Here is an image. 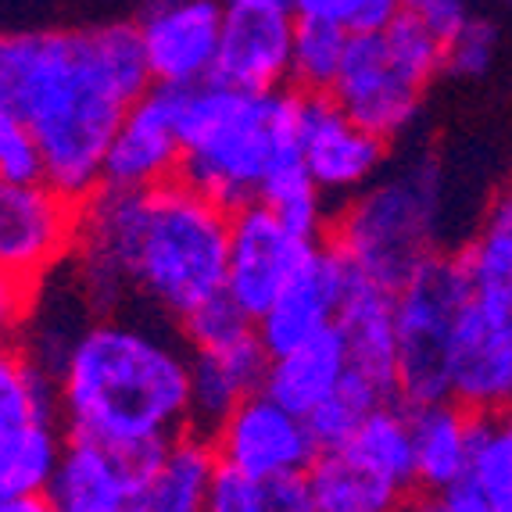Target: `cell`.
<instances>
[{"mask_svg": "<svg viewBox=\"0 0 512 512\" xmlns=\"http://www.w3.org/2000/svg\"><path fill=\"white\" fill-rule=\"evenodd\" d=\"M230 219L183 180L154 190L101 187L79 201L69 269L97 312L144 308L180 323L226 291Z\"/></svg>", "mask_w": 512, "mask_h": 512, "instance_id": "cell-1", "label": "cell"}, {"mask_svg": "<svg viewBox=\"0 0 512 512\" xmlns=\"http://www.w3.org/2000/svg\"><path fill=\"white\" fill-rule=\"evenodd\" d=\"M137 22L0 36V104L33 126L43 180L86 201L122 115L151 90Z\"/></svg>", "mask_w": 512, "mask_h": 512, "instance_id": "cell-2", "label": "cell"}, {"mask_svg": "<svg viewBox=\"0 0 512 512\" xmlns=\"http://www.w3.org/2000/svg\"><path fill=\"white\" fill-rule=\"evenodd\" d=\"M69 437L151 455L190 427V348L176 323L144 312H97L54 373Z\"/></svg>", "mask_w": 512, "mask_h": 512, "instance_id": "cell-3", "label": "cell"}, {"mask_svg": "<svg viewBox=\"0 0 512 512\" xmlns=\"http://www.w3.org/2000/svg\"><path fill=\"white\" fill-rule=\"evenodd\" d=\"M298 111L291 86L258 94L208 79L183 90L180 180L226 212L255 205L269 169L298 147Z\"/></svg>", "mask_w": 512, "mask_h": 512, "instance_id": "cell-4", "label": "cell"}, {"mask_svg": "<svg viewBox=\"0 0 512 512\" xmlns=\"http://www.w3.org/2000/svg\"><path fill=\"white\" fill-rule=\"evenodd\" d=\"M444 215L441 165L430 154H412L337 205L330 244L351 273L398 287L419 265L444 255Z\"/></svg>", "mask_w": 512, "mask_h": 512, "instance_id": "cell-5", "label": "cell"}, {"mask_svg": "<svg viewBox=\"0 0 512 512\" xmlns=\"http://www.w3.org/2000/svg\"><path fill=\"white\" fill-rule=\"evenodd\" d=\"M470 294V276L455 251L434 255L394 287L398 402L423 405L448 398V355Z\"/></svg>", "mask_w": 512, "mask_h": 512, "instance_id": "cell-6", "label": "cell"}, {"mask_svg": "<svg viewBox=\"0 0 512 512\" xmlns=\"http://www.w3.org/2000/svg\"><path fill=\"white\" fill-rule=\"evenodd\" d=\"M79 237V201L47 180H0V273L36 291L65 269Z\"/></svg>", "mask_w": 512, "mask_h": 512, "instance_id": "cell-7", "label": "cell"}, {"mask_svg": "<svg viewBox=\"0 0 512 512\" xmlns=\"http://www.w3.org/2000/svg\"><path fill=\"white\" fill-rule=\"evenodd\" d=\"M219 466L237 470L258 484H276L287 477H305L319 455L308 419L269 398L251 394L212 430Z\"/></svg>", "mask_w": 512, "mask_h": 512, "instance_id": "cell-8", "label": "cell"}, {"mask_svg": "<svg viewBox=\"0 0 512 512\" xmlns=\"http://www.w3.org/2000/svg\"><path fill=\"white\" fill-rule=\"evenodd\" d=\"M448 398L477 416L512 409V301L470 294L448 355Z\"/></svg>", "mask_w": 512, "mask_h": 512, "instance_id": "cell-9", "label": "cell"}, {"mask_svg": "<svg viewBox=\"0 0 512 512\" xmlns=\"http://www.w3.org/2000/svg\"><path fill=\"white\" fill-rule=\"evenodd\" d=\"M298 151L308 176L333 205L366 190L391 158V144L348 119L330 94H301Z\"/></svg>", "mask_w": 512, "mask_h": 512, "instance_id": "cell-10", "label": "cell"}, {"mask_svg": "<svg viewBox=\"0 0 512 512\" xmlns=\"http://www.w3.org/2000/svg\"><path fill=\"white\" fill-rule=\"evenodd\" d=\"M180 86H158L140 94L122 115L101 165V187L111 190H154L180 180L183 137H180Z\"/></svg>", "mask_w": 512, "mask_h": 512, "instance_id": "cell-11", "label": "cell"}, {"mask_svg": "<svg viewBox=\"0 0 512 512\" xmlns=\"http://www.w3.org/2000/svg\"><path fill=\"white\" fill-rule=\"evenodd\" d=\"M312 244L316 240H301L258 201L237 208L230 219L226 298L248 319L265 316V308L280 298Z\"/></svg>", "mask_w": 512, "mask_h": 512, "instance_id": "cell-12", "label": "cell"}, {"mask_svg": "<svg viewBox=\"0 0 512 512\" xmlns=\"http://www.w3.org/2000/svg\"><path fill=\"white\" fill-rule=\"evenodd\" d=\"M330 97L341 104L348 119L366 126L369 133H376L387 144H394V140L409 137L412 126L419 122L427 90L394 69L380 33H362L348 40V51H344Z\"/></svg>", "mask_w": 512, "mask_h": 512, "instance_id": "cell-13", "label": "cell"}, {"mask_svg": "<svg viewBox=\"0 0 512 512\" xmlns=\"http://www.w3.org/2000/svg\"><path fill=\"white\" fill-rule=\"evenodd\" d=\"M222 22H226L222 0H162V4H151L137 18L151 83L190 90V86L215 79Z\"/></svg>", "mask_w": 512, "mask_h": 512, "instance_id": "cell-14", "label": "cell"}, {"mask_svg": "<svg viewBox=\"0 0 512 512\" xmlns=\"http://www.w3.org/2000/svg\"><path fill=\"white\" fill-rule=\"evenodd\" d=\"M351 276L355 273L341 251L333 248L330 240H316L308 248L305 262L298 265V273L291 276V283L280 291V298L265 308V316L255 319L262 348L269 355H280V351L337 326V312H341Z\"/></svg>", "mask_w": 512, "mask_h": 512, "instance_id": "cell-15", "label": "cell"}, {"mask_svg": "<svg viewBox=\"0 0 512 512\" xmlns=\"http://www.w3.org/2000/svg\"><path fill=\"white\" fill-rule=\"evenodd\" d=\"M147 455L69 437L47 487L54 512H147Z\"/></svg>", "mask_w": 512, "mask_h": 512, "instance_id": "cell-16", "label": "cell"}, {"mask_svg": "<svg viewBox=\"0 0 512 512\" xmlns=\"http://www.w3.org/2000/svg\"><path fill=\"white\" fill-rule=\"evenodd\" d=\"M298 18L287 8H226L215 79L237 90H283L291 86V47Z\"/></svg>", "mask_w": 512, "mask_h": 512, "instance_id": "cell-17", "label": "cell"}, {"mask_svg": "<svg viewBox=\"0 0 512 512\" xmlns=\"http://www.w3.org/2000/svg\"><path fill=\"white\" fill-rule=\"evenodd\" d=\"M269 351L258 330L215 348H190V427L212 434L240 402L262 391Z\"/></svg>", "mask_w": 512, "mask_h": 512, "instance_id": "cell-18", "label": "cell"}, {"mask_svg": "<svg viewBox=\"0 0 512 512\" xmlns=\"http://www.w3.org/2000/svg\"><path fill=\"white\" fill-rule=\"evenodd\" d=\"M337 330L348 344L351 373L366 376L384 394L398 398V326H394V287L369 276H351L337 312Z\"/></svg>", "mask_w": 512, "mask_h": 512, "instance_id": "cell-19", "label": "cell"}, {"mask_svg": "<svg viewBox=\"0 0 512 512\" xmlns=\"http://www.w3.org/2000/svg\"><path fill=\"white\" fill-rule=\"evenodd\" d=\"M477 419V412L452 398L409 405L416 495L434 498L466 477L473 441H477Z\"/></svg>", "mask_w": 512, "mask_h": 512, "instance_id": "cell-20", "label": "cell"}, {"mask_svg": "<svg viewBox=\"0 0 512 512\" xmlns=\"http://www.w3.org/2000/svg\"><path fill=\"white\" fill-rule=\"evenodd\" d=\"M348 369V344H344L341 330L330 326L280 355H269L262 391L298 416H312L344 384Z\"/></svg>", "mask_w": 512, "mask_h": 512, "instance_id": "cell-21", "label": "cell"}, {"mask_svg": "<svg viewBox=\"0 0 512 512\" xmlns=\"http://www.w3.org/2000/svg\"><path fill=\"white\" fill-rule=\"evenodd\" d=\"M219 477L215 444L201 430H183L147 455V512H205Z\"/></svg>", "mask_w": 512, "mask_h": 512, "instance_id": "cell-22", "label": "cell"}, {"mask_svg": "<svg viewBox=\"0 0 512 512\" xmlns=\"http://www.w3.org/2000/svg\"><path fill=\"white\" fill-rule=\"evenodd\" d=\"M359 470L387 484L398 495H416V466H412V423L405 402H384L359 423V430L337 444Z\"/></svg>", "mask_w": 512, "mask_h": 512, "instance_id": "cell-23", "label": "cell"}, {"mask_svg": "<svg viewBox=\"0 0 512 512\" xmlns=\"http://www.w3.org/2000/svg\"><path fill=\"white\" fill-rule=\"evenodd\" d=\"M258 205L269 208L301 240H330L337 205L308 176L298 147L283 154L280 162L269 169L262 190H258Z\"/></svg>", "mask_w": 512, "mask_h": 512, "instance_id": "cell-24", "label": "cell"}, {"mask_svg": "<svg viewBox=\"0 0 512 512\" xmlns=\"http://www.w3.org/2000/svg\"><path fill=\"white\" fill-rule=\"evenodd\" d=\"M65 444L69 434L61 427V419L0 430V498L43 495L51 487Z\"/></svg>", "mask_w": 512, "mask_h": 512, "instance_id": "cell-25", "label": "cell"}, {"mask_svg": "<svg viewBox=\"0 0 512 512\" xmlns=\"http://www.w3.org/2000/svg\"><path fill=\"white\" fill-rule=\"evenodd\" d=\"M61 419L54 380L33 362L15 333H0V430Z\"/></svg>", "mask_w": 512, "mask_h": 512, "instance_id": "cell-26", "label": "cell"}, {"mask_svg": "<svg viewBox=\"0 0 512 512\" xmlns=\"http://www.w3.org/2000/svg\"><path fill=\"white\" fill-rule=\"evenodd\" d=\"M319 512H394L409 498L359 470L341 448H326L305 473Z\"/></svg>", "mask_w": 512, "mask_h": 512, "instance_id": "cell-27", "label": "cell"}, {"mask_svg": "<svg viewBox=\"0 0 512 512\" xmlns=\"http://www.w3.org/2000/svg\"><path fill=\"white\" fill-rule=\"evenodd\" d=\"M462 484L484 512H512V409L477 419V441Z\"/></svg>", "mask_w": 512, "mask_h": 512, "instance_id": "cell-28", "label": "cell"}, {"mask_svg": "<svg viewBox=\"0 0 512 512\" xmlns=\"http://www.w3.org/2000/svg\"><path fill=\"white\" fill-rule=\"evenodd\" d=\"M351 36L326 22H301L291 47V90L298 94H330L341 72Z\"/></svg>", "mask_w": 512, "mask_h": 512, "instance_id": "cell-29", "label": "cell"}, {"mask_svg": "<svg viewBox=\"0 0 512 512\" xmlns=\"http://www.w3.org/2000/svg\"><path fill=\"white\" fill-rule=\"evenodd\" d=\"M384 402H394V398L380 391L376 384H369L366 376L351 373L348 369L344 384L337 387L312 416H305L308 430H312V437H316V444H319V452L337 448V444L348 441V437L359 430L362 419H366L373 409H380Z\"/></svg>", "mask_w": 512, "mask_h": 512, "instance_id": "cell-30", "label": "cell"}, {"mask_svg": "<svg viewBox=\"0 0 512 512\" xmlns=\"http://www.w3.org/2000/svg\"><path fill=\"white\" fill-rule=\"evenodd\" d=\"M380 40H384V51L394 61V69L423 90L444 72V40L412 11H402L391 26L380 29Z\"/></svg>", "mask_w": 512, "mask_h": 512, "instance_id": "cell-31", "label": "cell"}, {"mask_svg": "<svg viewBox=\"0 0 512 512\" xmlns=\"http://www.w3.org/2000/svg\"><path fill=\"white\" fill-rule=\"evenodd\" d=\"M294 18L301 22H326L348 36L380 33L402 15V0H294Z\"/></svg>", "mask_w": 512, "mask_h": 512, "instance_id": "cell-32", "label": "cell"}, {"mask_svg": "<svg viewBox=\"0 0 512 512\" xmlns=\"http://www.w3.org/2000/svg\"><path fill=\"white\" fill-rule=\"evenodd\" d=\"M498 26L487 18L470 15L444 40V72L459 79H480L498 61Z\"/></svg>", "mask_w": 512, "mask_h": 512, "instance_id": "cell-33", "label": "cell"}, {"mask_svg": "<svg viewBox=\"0 0 512 512\" xmlns=\"http://www.w3.org/2000/svg\"><path fill=\"white\" fill-rule=\"evenodd\" d=\"M0 180L36 183L43 180V154L33 126L15 108L0 104Z\"/></svg>", "mask_w": 512, "mask_h": 512, "instance_id": "cell-34", "label": "cell"}, {"mask_svg": "<svg viewBox=\"0 0 512 512\" xmlns=\"http://www.w3.org/2000/svg\"><path fill=\"white\" fill-rule=\"evenodd\" d=\"M180 333L187 348H215V344H226V341H237L244 333L255 330V319H248L226 298V291L219 298L205 301L201 308H194L187 319H180Z\"/></svg>", "mask_w": 512, "mask_h": 512, "instance_id": "cell-35", "label": "cell"}, {"mask_svg": "<svg viewBox=\"0 0 512 512\" xmlns=\"http://www.w3.org/2000/svg\"><path fill=\"white\" fill-rule=\"evenodd\" d=\"M205 512H269V484L219 466Z\"/></svg>", "mask_w": 512, "mask_h": 512, "instance_id": "cell-36", "label": "cell"}, {"mask_svg": "<svg viewBox=\"0 0 512 512\" xmlns=\"http://www.w3.org/2000/svg\"><path fill=\"white\" fill-rule=\"evenodd\" d=\"M402 8L423 18V22H427L441 40H448V36H452L455 29L473 15L466 0H402Z\"/></svg>", "mask_w": 512, "mask_h": 512, "instance_id": "cell-37", "label": "cell"}, {"mask_svg": "<svg viewBox=\"0 0 512 512\" xmlns=\"http://www.w3.org/2000/svg\"><path fill=\"white\" fill-rule=\"evenodd\" d=\"M269 512H319V505L305 477H287L269 484Z\"/></svg>", "mask_w": 512, "mask_h": 512, "instance_id": "cell-38", "label": "cell"}, {"mask_svg": "<svg viewBox=\"0 0 512 512\" xmlns=\"http://www.w3.org/2000/svg\"><path fill=\"white\" fill-rule=\"evenodd\" d=\"M29 301H33L29 287L0 273V333H18V326L26 323Z\"/></svg>", "mask_w": 512, "mask_h": 512, "instance_id": "cell-39", "label": "cell"}, {"mask_svg": "<svg viewBox=\"0 0 512 512\" xmlns=\"http://www.w3.org/2000/svg\"><path fill=\"white\" fill-rule=\"evenodd\" d=\"M427 505L430 512H484V505L473 498V491L462 480L455 487H448V491H441V495L427 498Z\"/></svg>", "mask_w": 512, "mask_h": 512, "instance_id": "cell-40", "label": "cell"}, {"mask_svg": "<svg viewBox=\"0 0 512 512\" xmlns=\"http://www.w3.org/2000/svg\"><path fill=\"white\" fill-rule=\"evenodd\" d=\"M226 8H233V4H251V8H294V0H222Z\"/></svg>", "mask_w": 512, "mask_h": 512, "instance_id": "cell-41", "label": "cell"}, {"mask_svg": "<svg viewBox=\"0 0 512 512\" xmlns=\"http://www.w3.org/2000/svg\"><path fill=\"white\" fill-rule=\"evenodd\" d=\"M394 512H430V505H427V498H423V502H416V498H409V502L398 505V509H394Z\"/></svg>", "mask_w": 512, "mask_h": 512, "instance_id": "cell-42", "label": "cell"}, {"mask_svg": "<svg viewBox=\"0 0 512 512\" xmlns=\"http://www.w3.org/2000/svg\"><path fill=\"white\" fill-rule=\"evenodd\" d=\"M509 301H512V283H509Z\"/></svg>", "mask_w": 512, "mask_h": 512, "instance_id": "cell-43", "label": "cell"}, {"mask_svg": "<svg viewBox=\"0 0 512 512\" xmlns=\"http://www.w3.org/2000/svg\"><path fill=\"white\" fill-rule=\"evenodd\" d=\"M151 4H162V0H151Z\"/></svg>", "mask_w": 512, "mask_h": 512, "instance_id": "cell-44", "label": "cell"}]
</instances>
